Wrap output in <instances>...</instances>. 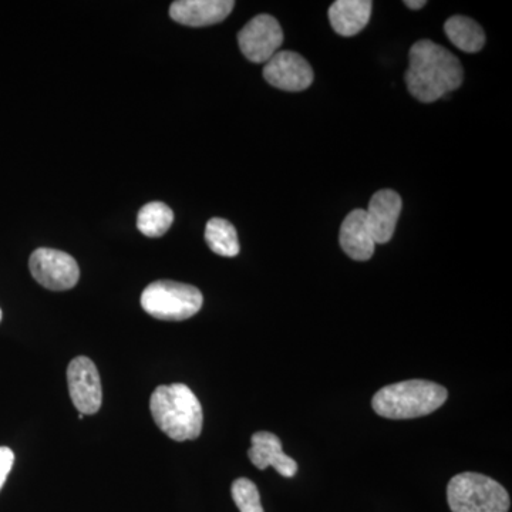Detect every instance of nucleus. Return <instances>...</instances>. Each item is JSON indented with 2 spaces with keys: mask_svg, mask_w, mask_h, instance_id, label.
<instances>
[{
  "mask_svg": "<svg viewBox=\"0 0 512 512\" xmlns=\"http://www.w3.org/2000/svg\"><path fill=\"white\" fill-rule=\"evenodd\" d=\"M463 66L446 47L420 40L410 49L407 89L421 103H433L463 83Z\"/></svg>",
  "mask_w": 512,
  "mask_h": 512,
  "instance_id": "1",
  "label": "nucleus"
},
{
  "mask_svg": "<svg viewBox=\"0 0 512 512\" xmlns=\"http://www.w3.org/2000/svg\"><path fill=\"white\" fill-rule=\"evenodd\" d=\"M150 410L158 429L171 440L187 441L200 437L204 421L201 403L185 384L158 386L151 394Z\"/></svg>",
  "mask_w": 512,
  "mask_h": 512,
  "instance_id": "2",
  "label": "nucleus"
},
{
  "mask_svg": "<svg viewBox=\"0 0 512 512\" xmlns=\"http://www.w3.org/2000/svg\"><path fill=\"white\" fill-rule=\"evenodd\" d=\"M446 387L429 380L389 384L375 394L373 410L384 419L409 420L439 410L447 400Z\"/></svg>",
  "mask_w": 512,
  "mask_h": 512,
  "instance_id": "3",
  "label": "nucleus"
},
{
  "mask_svg": "<svg viewBox=\"0 0 512 512\" xmlns=\"http://www.w3.org/2000/svg\"><path fill=\"white\" fill-rule=\"evenodd\" d=\"M447 501L453 512H508L511 505L503 485L478 473H461L451 478Z\"/></svg>",
  "mask_w": 512,
  "mask_h": 512,
  "instance_id": "4",
  "label": "nucleus"
},
{
  "mask_svg": "<svg viewBox=\"0 0 512 512\" xmlns=\"http://www.w3.org/2000/svg\"><path fill=\"white\" fill-rule=\"evenodd\" d=\"M202 293L195 286L174 281H157L141 295V306L148 315L160 320L190 319L201 311Z\"/></svg>",
  "mask_w": 512,
  "mask_h": 512,
  "instance_id": "5",
  "label": "nucleus"
},
{
  "mask_svg": "<svg viewBox=\"0 0 512 512\" xmlns=\"http://www.w3.org/2000/svg\"><path fill=\"white\" fill-rule=\"evenodd\" d=\"M29 268L37 284L50 291L72 289L80 278L76 259L57 249H36L30 256Z\"/></svg>",
  "mask_w": 512,
  "mask_h": 512,
  "instance_id": "6",
  "label": "nucleus"
},
{
  "mask_svg": "<svg viewBox=\"0 0 512 512\" xmlns=\"http://www.w3.org/2000/svg\"><path fill=\"white\" fill-rule=\"evenodd\" d=\"M284 42V32L271 15H258L249 20L238 33L242 55L252 63H266L278 53Z\"/></svg>",
  "mask_w": 512,
  "mask_h": 512,
  "instance_id": "7",
  "label": "nucleus"
},
{
  "mask_svg": "<svg viewBox=\"0 0 512 512\" xmlns=\"http://www.w3.org/2000/svg\"><path fill=\"white\" fill-rule=\"evenodd\" d=\"M70 399L80 414H96L103 403L99 370L89 357L79 356L67 367Z\"/></svg>",
  "mask_w": 512,
  "mask_h": 512,
  "instance_id": "8",
  "label": "nucleus"
},
{
  "mask_svg": "<svg viewBox=\"0 0 512 512\" xmlns=\"http://www.w3.org/2000/svg\"><path fill=\"white\" fill-rule=\"evenodd\" d=\"M266 82L285 92H302L313 83V70L308 60L298 53L278 52L264 67Z\"/></svg>",
  "mask_w": 512,
  "mask_h": 512,
  "instance_id": "9",
  "label": "nucleus"
},
{
  "mask_svg": "<svg viewBox=\"0 0 512 512\" xmlns=\"http://www.w3.org/2000/svg\"><path fill=\"white\" fill-rule=\"evenodd\" d=\"M402 207V198L396 191L382 190L373 195L365 212L367 227L376 245L387 244L392 239Z\"/></svg>",
  "mask_w": 512,
  "mask_h": 512,
  "instance_id": "10",
  "label": "nucleus"
},
{
  "mask_svg": "<svg viewBox=\"0 0 512 512\" xmlns=\"http://www.w3.org/2000/svg\"><path fill=\"white\" fill-rule=\"evenodd\" d=\"M234 6L231 0H178L170 6V16L181 25L204 28L227 19Z\"/></svg>",
  "mask_w": 512,
  "mask_h": 512,
  "instance_id": "11",
  "label": "nucleus"
},
{
  "mask_svg": "<svg viewBox=\"0 0 512 512\" xmlns=\"http://www.w3.org/2000/svg\"><path fill=\"white\" fill-rule=\"evenodd\" d=\"M251 443L248 457L256 468L265 470V468L274 467L282 477L295 476L298 463L282 451V443L278 436L269 431H258L252 436Z\"/></svg>",
  "mask_w": 512,
  "mask_h": 512,
  "instance_id": "12",
  "label": "nucleus"
},
{
  "mask_svg": "<svg viewBox=\"0 0 512 512\" xmlns=\"http://www.w3.org/2000/svg\"><path fill=\"white\" fill-rule=\"evenodd\" d=\"M340 247L355 261H369L375 254L376 242L367 227L365 210L350 212L339 234Z\"/></svg>",
  "mask_w": 512,
  "mask_h": 512,
  "instance_id": "13",
  "label": "nucleus"
},
{
  "mask_svg": "<svg viewBox=\"0 0 512 512\" xmlns=\"http://www.w3.org/2000/svg\"><path fill=\"white\" fill-rule=\"evenodd\" d=\"M372 8L369 0H338L329 9L330 25L340 36H355L366 28Z\"/></svg>",
  "mask_w": 512,
  "mask_h": 512,
  "instance_id": "14",
  "label": "nucleus"
},
{
  "mask_svg": "<svg viewBox=\"0 0 512 512\" xmlns=\"http://www.w3.org/2000/svg\"><path fill=\"white\" fill-rule=\"evenodd\" d=\"M446 35L457 49L466 53H477L485 45V33L476 20L466 16H453L444 25Z\"/></svg>",
  "mask_w": 512,
  "mask_h": 512,
  "instance_id": "15",
  "label": "nucleus"
},
{
  "mask_svg": "<svg viewBox=\"0 0 512 512\" xmlns=\"http://www.w3.org/2000/svg\"><path fill=\"white\" fill-rule=\"evenodd\" d=\"M205 241L214 254L234 258L239 254V241L237 229L234 225L222 218H212L205 228Z\"/></svg>",
  "mask_w": 512,
  "mask_h": 512,
  "instance_id": "16",
  "label": "nucleus"
},
{
  "mask_svg": "<svg viewBox=\"0 0 512 512\" xmlns=\"http://www.w3.org/2000/svg\"><path fill=\"white\" fill-rule=\"evenodd\" d=\"M174 222V212L160 201L144 205L137 215V228L148 238L163 237Z\"/></svg>",
  "mask_w": 512,
  "mask_h": 512,
  "instance_id": "17",
  "label": "nucleus"
},
{
  "mask_svg": "<svg viewBox=\"0 0 512 512\" xmlns=\"http://www.w3.org/2000/svg\"><path fill=\"white\" fill-rule=\"evenodd\" d=\"M232 498L241 512H265L258 488L248 478H238L231 488Z\"/></svg>",
  "mask_w": 512,
  "mask_h": 512,
  "instance_id": "18",
  "label": "nucleus"
},
{
  "mask_svg": "<svg viewBox=\"0 0 512 512\" xmlns=\"http://www.w3.org/2000/svg\"><path fill=\"white\" fill-rule=\"evenodd\" d=\"M13 464H15V453L9 447H0V490L8 480Z\"/></svg>",
  "mask_w": 512,
  "mask_h": 512,
  "instance_id": "19",
  "label": "nucleus"
},
{
  "mask_svg": "<svg viewBox=\"0 0 512 512\" xmlns=\"http://www.w3.org/2000/svg\"><path fill=\"white\" fill-rule=\"evenodd\" d=\"M404 5H406L407 8L416 10L423 8V6H426V2H424V0H420V2H412V0H406V2H404Z\"/></svg>",
  "mask_w": 512,
  "mask_h": 512,
  "instance_id": "20",
  "label": "nucleus"
},
{
  "mask_svg": "<svg viewBox=\"0 0 512 512\" xmlns=\"http://www.w3.org/2000/svg\"><path fill=\"white\" fill-rule=\"evenodd\" d=\"M2 309H0V322H2Z\"/></svg>",
  "mask_w": 512,
  "mask_h": 512,
  "instance_id": "21",
  "label": "nucleus"
}]
</instances>
